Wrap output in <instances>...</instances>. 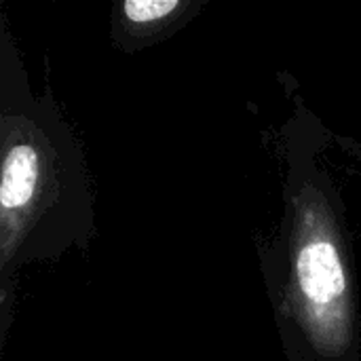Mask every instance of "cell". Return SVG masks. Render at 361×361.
I'll return each mask as SVG.
<instances>
[{"mask_svg":"<svg viewBox=\"0 0 361 361\" xmlns=\"http://www.w3.org/2000/svg\"><path fill=\"white\" fill-rule=\"evenodd\" d=\"M294 281L309 328L326 343H336L349 319V279L334 237L319 224L298 241Z\"/></svg>","mask_w":361,"mask_h":361,"instance_id":"6da1fadb","label":"cell"},{"mask_svg":"<svg viewBox=\"0 0 361 361\" xmlns=\"http://www.w3.org/2000/svg\"><path fill=\"white\" fill-rule=\"evenodd\" d=\"M44 184V157L36 142L13 140L4 146L0 203L4 233L34 212Z\"/></svg>","mask_w":361,"mask_h":361,"instance_id":"7a4b0ae2","label":"cell"},{"mask_svg":"<svg viewBox=\"0 0 361 361\" xmlns=\"http://www.w3.org/2000/svg\"><path fill=\"white\" fill-rule=\"evenodd\" d=\"M178 8H182V2L178 0H127L123 4L125 17L137 25H150L163 21L169 15H173Z\"/></svg>","mask_w":361,"mask_h":361,"instance_id":"3957f363","label":"cell"}]
</instances>
